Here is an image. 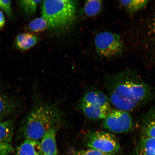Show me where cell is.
<instances>
[{
    "mask_svg": "<svg viewBox=\"0 0 155 155\" xmlns=\"http://www.w3.org/2000/svg\"><path fill=\"white\" fill-rule=\"evenodd\" d=\"M47 28V23L42 17L34 19L29 23L28 26V30L34 33L43 31Z\"/></svg>",
    "mask_w": 155,
    "mask_h": 155,
    "instance_id": "cell-19",
    "label": "cell"
},
{
    "mask_svg": "<svg viewBox=\"0 0 155 155\" xmlns=\"http://www.w3.org/2000/svg\"><path fill=\"white\" fill-rule=\"evenodd\" d=\"M16 155H43L40 141L25 139L17 147Z\"/></svg>",
    "mask_w": 155,
    "mask_h": 155,
    "instance_id": "cell-12",
    "label": "cell"
},
{
    "mask_svg": "<svg viewBox=\"0 0 155 155\" xmlns=\"http://www.w3.org/2000/svg\"><path fill=\"white\" fill-rule=\"evenodd\" d=\"M15 119L0 122V155H8L12 152Z\"/></svg>",
    "mask_w": 155,
    "mask_h": 155,
    "instance_id": "cell-7",
    "label": "cell"
},
{
    "mask_svg": "<svg viewBox=\"0 0 155 155\" xmlns=\"http://www.w3.org/2000/svg\"><path fill=\"white\" fill-rule=\"evenodd\" d=\"M59 126L56 125L50 128L42 137L40 145L43 155H57L56 134Z\"/></svg>",
    "mask_w": 155,
    "mask_h": 155,
    "instance_id": "cell-9",
    "label": "cell"
},
{
    "mask_svg": "<svg viewBox=\"0 0 155 155\" xmlns=\"http://www.w3.org/2000/svg\"><path fill=\"white\" fill-rule=\"evenodd\" d=\"M77 2L75 1H45L42 3V17L51 32L66 31L73 26L76 18Z\"/></svg>",
    "mask_w": 155,
    "mask_h": 155,
    "instance_id": "cell-3",
    "label": "cell"
},
{
    "mask_svg": "<svg viewBox=\"0 0 155 155\" xmlns=\"http://www.w3.org/2000/svg\"><path fill=\"white\" fill-rule=\"evenodd\" d=\"M79 108L87 117L93 120H104L111 110L82 103H80Z\"/></svg>",
    "mask_w": 155,
    "mask_h": 155,
    "instance_id": "cell-13",
    "label": "cell"
},
{
    "mask_svg": "<svg viewBox=\"0 0 155 155\" xmlns=\"http://www.w3.org/2000/svg\"><path fill=\"white\" fill-rule=\"evenodd\" d=\"M87 147L105 153L113 155L120 150L117 139L111 133L97 131L89 132L86 135Z\"/></svg>",
    "mask_w": 155,
    "mask_h": 155,
    "instance_id": "cell-5",
    "label": "cell"
},
{
    "mask_svg": "<svg viewBox=\"0 0 155 155\" xmlns=\"http://www.w3.org/2000/svg\"><path fill=\"white\" fill-rule=\"evenodd\" d=\"M102 5V1L90 0L86 1L84 8L85 14L89 17L96 16L101 10Z\"/></svg>",
    "mask_w": 155,
    "mask_h": 155,
    "instance_id": "cell-17",
    "label": "cell"
},
{
    "mask_svg": "<svg viewBox=\"0 0 155 155\" xmlns=\"http://www.w3.org/2000/svg\"><path fill=\"white\" fill-rule=\"evenodd\" d=\"M20 106L17 99L0 90V122L15 114Z\"/></svg>",
    "mask_w": 155,
    "mask_h": 155,
    "instance_id": "cell-8",
    "label": "cell"
},
{
    "mask_svg": "<svg viewBox=\"0 0 155 155\" xmlns=\"http://www.w3.org/2000/svg\"><path fill=\"white\" fill-rule=\"evenodd\" d=\"M0 9L5 12L9 17H12L13 12L12 8L11 1H1L0 0Z\"/></svg>",
    "mask_w": 155,
    "mask_h": 155,
    "instance_id": "cell-20",
    "label": "cell"
},
{
    "mask_svg": "<svg viewBox=\"0 0 155 155\" xmlns=\"http://www.w3.org/2000/svg\"><path fill=\"white\" fill-rule=\"evenodd\" d=\"M119 4L124 9L130 14H133L144 8L150 1L142 0L120 1Z\"/></svg>",
    "mask_w": 155,
    "mask_h": 155,
    "instance_id": "cell-16",
    "label": "cell"
},
{
    "mask_svg": "<svg viewBox=\"0 0 155 155\" xmlns=\"http://www.w3.org/2000/svg\"><path fill=\"white\" fill-rule=\"evenodd\" d=\"M5 24V20L4 15L2 12L0 11V30L2 29Z\"/></svg>",
    "mask_w": 155,
    "mask_h": 155,
    "instance_id": "cell-22",
    "label": "cell"
},
{
    "mask_svg": "<svg viewBox=\"0 0 155 155\" xmlns=\"http://www.w3.org/2000/svg\"><path fill=\"white\" fill-rule=\"evenodd\" d=\"M151 34L152 41L155 45V18L153 21L152 28H151Z\"/></svg>",
    "mask_w": 155,
    "mask_h": 155,
    "instance_id": "cell-23",
    "label": "cell"
},
{
    "mask_svg": "<svg viewBox=\"0 0 155 155\" xmlns=\"http://www.w3.org/2000/svg\"><path fill=\"white\" fill-rule=\"evenodd\" d=\"M104 127L114 134H124L132 130L133 122L129 112L111 109L103 121Z\"/></svg>",
    "mask_w": 155,
    "mask_h": 155,
    "instance_id": "cell-6",
    "label": "cell"
},
{
    "mask_svg": "<svg viewBox=\"0 0 155 155\" xmlns=\"http://www.w3.org/2000/svg\"><path fill=\"white\" fill-rule=\"evenodd\" d=\"M136 152L137 155H155V138L141 137Z\"/></svg>",
    "mask_w": 155,
    "mask_h": 155,
    "instance_id": "cell-15",
    "label": "cell"
},
{
    "mask_svg": "<svg viewBox=\"0 0 155 155\" xmlns=\"http://www.w3.org/2000/svg\"><path fill=\"white\" fill-rule=\"evenodd\" d=\"M81 103L92 106L111 109V103L108 97L99 90H92L84 95Z\"/></svg>",
    "mask_w": 155,
    "mask_h": 155,
    "instance_id": "cell-10",
    "label": "cell"
},
{
    "mask_svg": "<svg viewBox=\"0 0 155 155\" xmlns=\"http://www.w3.org/2000/svg\"><path fill=\"white\" fill-rule=\"evenodd\" d=\"M141 137L155 138V107L145 115L141 125Z\"/></svg>",
    "mask_w": 155,
    "mask_h": 155,
    "instance_id": "cell-11",
    "label": "cell"
},
{
    "mask_svg": "<svg viewBox=\"0 0 155 155\" xmlns=\"http://www.w3.org/2000/svg\"><path fill=\"white\" fill-rule=\"evenodd\" d=\"M72 155H113L105 153L94 149L89 148L87 150L75 151Z\"/></svg>",
    "mask_w": 155,
    "mask_h": 155,
    "instance_id": "cell-21",
    "label": "cell"
},
{
    "mask_svg": "<svg viewBox=\"0 0 155 155\" xmlns=\"http://www.w3.org/2000/svg\"><path fill=\"white\" fill-rule=\"evenodd\" d=\"M39 39L37 36L30 33H25L17 35L15 40V45L18 49L26 51L38 43Z\"/></svg>",
    "mask_w": 155,
    "mask_h": 155,
    "instance_id": "cell-14",
    "label": "cell"
},
{
    "mask_svg": "<svg viewBox=\"0 0 155 155\" xmlns=\"http://www.w3.org/2000/svg\"><path fill=\"white\" fill-rule=\"evenodd\" d=\"M104 86L111 104L121 111H133L155 99V87L132 69L106 74Z\"/></svg>",
    "mask_w": 155,
    "mask_h": 155,
    "instance_id": "cell-1",
    "label": "cell"
},
{
    "mask_svg": "<svg viewBox=\"0 0 155 155\" xmlns=\"http://www.w3.org/2000/svg\"><path fill=\"white\" fill-rule=\"evenodd\" d=\"M61 112L55 106L38 104L25 118L19 127L21 138L38 141L50 128L61 121Z\"/></svg>",
    "mask_w": 155,
    "mask_h": 155,
    "instance_id": "cell-2",
    "label": "cell"
},
{
    "mask_svg": "<svg viewBox=\"0 0 155 155\" xmlns=\"http://www.w3.org/2000/svg\"><path fill=\"white\" fill-rule=\"evenodd\" d=\"M96 51L102 58L119 57L123 54L125 47L120 35L110 32L100 33L94 38Z\"/></svg>",
    "mask_w": 155,
    "mask_h": 155,
    "instance_id": "cell-4",
    "label": "cell"
},
{
    "mask_svg": "<svg viewBox=\"0 0 155 155\" xmlns=\"http://www.w3.org/2000/svg\"><path fill=\"white\" fill-rule=\"evenodd\" d=\"M42 1L35 0H23L19 1V7L25 14L28 15H34L35 13L39 4Z\"/></svg>",
    "mask_w": 155,
    "mask_h": 155,
    "instance_id": "cell-18",
    "label": "cell"
}]
</instances>
